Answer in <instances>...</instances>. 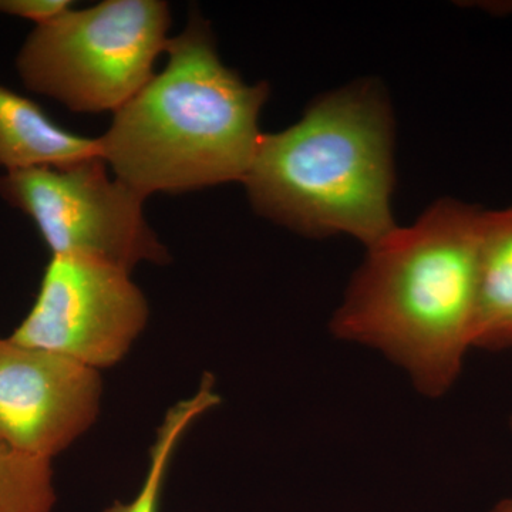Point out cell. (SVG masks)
Instances as JSON below:
<instances>
[{
    "mask_svg": "<svg viewBox=\"0 0 512 512\" xmlns=\"http://www.w3.org/2000/svg\"><path fill=\"white\" fill-rule=\"evenodd\" d=\"M484 211L440 200L367 248L333 335L382 353L423 396L453 387L473 348Z\"/></svg>",
    "mask_w": 512,
    "mask_h": 512,
    "instance_id": "cell-1",
    "label": "cell"
},
{
    "mask_svg": "<svg viewBox=\"0 0 512 512\" xmlns=\"http://www.w3.org/2000/svg\"><path fill=\"white\" fill-rule=\"evenodd\" d=\"M165 52L163 72L114 113L99 138L101 158L143 198L244 181L269 87L245 83L222 63L198 12Z\"/></svg>",
    "mask_w": 512,
    "mask_h": 512,
    "instance_id": "cell-2",
    "label": "cell"
},
{
    "mask_svg": "<svg viewBox=\"0 0 512 512\" xmlns=\"http://www.w3.org/2000/svg\"><path fill=\"white\" fill-rule=\"evenodd\" d=\"M393 180L392 110L382 87L363 80L316 101L295 126L262 134L242 183L269 220L370 248L397 227Z\"/></svg>",
    "mask_w": 512,
    "mask_h": 512,
    "instance_id": "cell-3",
    "label": "cell"
},
{
    "mask_svg": "<svg viewBox=\"0 0 512 512\" xmlns=\"http://www.w3.org/2000/svg\"><path fill=\"white\" fill-rule=\"evenodd\" d=\"M161 0H106L36 26L16 59L26 89L76 113H116L151 79L167 47Z\"/></svg>",
    "mask_w": 512,
    "mask_h": 512,
    "instance_id": "cell-4",
    "label": "cell"
},
{
    "mask_svg": "<svg viewBox=\"0 0 512 512\" xmlns=\"http://www.w3.org/2000/svg\"><path fill=\"white\" fill-rule=\"evenodd\" d=\"M0 197L35 222L52 255H82L127 272L170 261L144 217L146 198L107 174L103 158L0 175Z\"/></svg>",
    "mask_w": 512,
    "mask_h": 512,
    "instance_id": "cell-5",
    "label": "cell"
},
{
    "mask_svg": "<svg viewBox=\"0 0 512 512\" xmlns=\"http://www.w3.org/2000/svg\"><path fill=\"white\" fill-rule=\"evenodd\" d=\"M148 316L146 296L126 269L52 255L32 309L9 338L101 372L127 356Z\"/></svg>",
    "mask_w": 512,
    "mask_h": 512,
    "instance_id": "cell-6",
    "label": "cell"
},
{
    "mask_svg": "<svg viewBox=\"0 0 512 512\" xmlns=\"http://www.w3.org/2000/svg\"><path fill=\"white\" fill-rule=\"evenodd\" d=\"M99 370L0 338V444L52 461L96 423Z\"/></svg>",
    "mask_w": 512,
    "mask_h": 512,
    "instance_id": "cell-7",
    "label": "cell"
},
{
    "mask_svg": "<svg viewBox=\"0 0 512 512\" xmlns=\"http://www.w3.org/2000/svg\"><path fill=\"white\" fill-rule=\"evenodd\" d=\"M101 158L99 138L60 127L35 101L0 86V168H60Z\"/></svg>",
    "mask_w": 512,
    "mask_h": 512,
    "instance_id": "cell-8",
    "label": "cell"
},
{
    "mask_svg": "<svg viewBox=\"0 0 512 512\" xmlns=\"http://www.w3.org/2000/svg\"><path fill=\"white\" fill-rule=\"evenodd\" d=\"M473 348H512V207L484 211Z\"/></svg>",
    "mask_w": 512,
    "mask_h": 512,
    "instance_id": "cell-9",
    "label": "cell"
},
{
    "mask_svg": "<svg viewBox=\"0 0 512 512\" xmlns=\"http://www.w3.org/2000/svg\"><path fill=\"white\" fill-rule=\"evenodd\" d=\"M220 403L221 396L215 387V379L205 373L197 392L175 403L165 413L164 420L158 426L156 439L150 448L146 477L134 500L130 503L116 501L103 512H160L165 478L178 444L192 423Z\"/></svg>",
    "mask_w": 512,
    "mask_h": 512,
    "instance_id": "cell-10",
    "label": "cell"
},
{
    "mask_svg": "<svg viewBox=\"0 0 512 512\" xmlns=\"http://www.w3.org/2000/svg\"><path fill=\"white\" fill-rule=\"evenodd\" d=\"M55 503L52 461L0 444V512H52Z\"/></svg>",
    "mask_w": 512,
    "mask_h": 512,
    "instance_id": "cell-11",
    "label": "cell"
},
{
    "mask_svg": "<svg viewBox=\"0 0 512 512\" xmlns=\"http://www.w3.org/2000/svg\"><path fill=\"white\" fill-rule=\"evenodd\" d=\"M70 8V0H0V13L32 20L36 26L50 22Z\"/></svg>",
    "mask_w": 512,
    "mask_h": 512,
    "instance_id": "cell-12",
    "label": "cell"
},
{
    "mask_svg": "<svg viewBox=\"0 0 512 512\" xmlns=\"http://www.w3.org/2000/svg\"><path fill=\"white\" fill-rule=\"evenodd\" d=\"M490 512H512V500L511 498H507V500L500 501L493 510Z\"/></svg>",
    "mask_w": 512,
    "mask_h": 512,
    "instance_id": "cell-13",
    "label": "cell"
},
{
    "mask_svg": "<svg viewBox=\"0 0 512 512\" xmlns=\"http://www.w3.org/2000/svg\"><path fill=\"white\" fill-rule=\"evenodd\" d=\"M511 429H512V419H511Z\"/></svg>",
    "mask_w": 512,
    "mask_h": 512,
    "instance_id": "cell-14",
    "label": "cell"
}]
</instances>
